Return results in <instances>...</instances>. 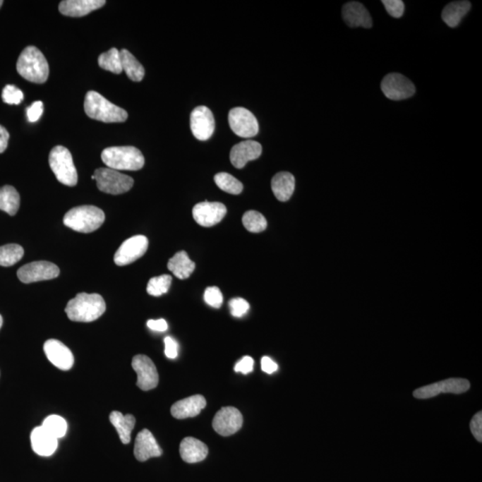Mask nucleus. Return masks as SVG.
Returning <instances> with one entry per match:
<instances>
[{
	"label": "nucleus",
	"mask_w": 482,
	"mask_h": 482,
	"mask_svg": "<svg viewBox=\"0 0 482 482\" xmlns=\"http://www.w3.org/2000/svg\"><path fill=\"white\" fill-rule=\"evenodd\" d=\"M101 158L107 167L116 171H138L145 164L140 150L131 146L107 147L103 150Z\"/></svg>",
	"instance_id": "obj_5"
},
{
	"label": "nucleus",
	"mask_w": 482,
	"mask_h": 482,
	"mask_svg": "<svg viewBox=\"0 0 482 482\" xmlns=\"http://www.w3.org/2000/svg\"><path fill=\"white\" fill-rule=\"evenodd\" d=\"M471 3L469 1L451 2L445 6L442 11V19L451 28L459 25L462 20L470 11Z\"/></svg>",
	"instance_id": "obj_28"
},
{
	"label": "nucleus",
	"mask_w": 482,
	"mask_h": 482,
	"mask_svg": "<svg viewBox=\"0 0 482 482\" xmlns=\"http://www.w3.org/2000/svg\"><path fill=\"white\" fill-rule=\"evenodd\" d=\"M380 88L384 95L391 100L409 99L416 93L414 83L400 73L387 74L384 77Z\"/></svg>",
	"instance_id": "obj_10"
},
{
	"label": "nucleus",
	"mask_w": 482,
	"mask_h": 482,
	"mask_svg": "<svg viewBox=\"0 0 482 482\" xmlns=\"http://www.w3.org/2000/svg\"><path fill=\"white\" fill-rule=\"evenodd\" d=\"M163 454L153 434L144 429L137 435L134 445V456L140 462H145L152 457H159Z\"/></svg>",
	"instance_id": "obj_19"
},
{
	"label": "nucleus",
	"mask_w": 482,
	"mask_h": 482,
	"mask_svg": "<svg viewBox=\"0 0 482 482\" xmlns=\"http://www.w3.org/2000/svg\"><path fill=\"white\" fill-rule=\"evenodd\" d=\"M99 66L101 68L109 72L120 74L123 72L122 62H121L120 52L116 48L111 49L107 52L101 54L99 57Z\"/></svg>",
	"instance_id": "obj_31"
},
{
	"label": "nucleus",
	"mask_w": 482,
	"mask_h": 482,
	"mask_svg": "<svg viewBox=\"0 0 482 482\" xmlns=\"http://www.w3.org/2000/svg\"><path fill=\"white\" fill-rule=\"evenodd\" d=\"M20 207V195L13 186L6 185L0 188V210L9 215H16Z\"/></svg>",
	"instance_id": "obj_30"
},
{
	"label": "nucleus",
	"mask_w": 482,
	"mask_h": 482,
	"mask_svg": "<svg viewBox=\"0 0 482 482\" xmlns=\"http://www.w3.org/2000/svg\"><path fill=\"white\" fill-rule=\"evenodd\" d=\"M109 419L111 423L116 428L121 441L123 444H129L131 431H133L135 423H136L135 417L131 416V414L123 416L122 413L114 411V412L110 414Z\"/></svg>",
	"instance_id": "obj_27"
},
{
	"label": "nucleus",
	"mask_w": 482,
	"mask_h": 482,
	"mask_svg": "<svg viewBox=\"0 0 482 482\" xmlns=\"http://www.w3.org/2000/svg\"><path fill=\"white\" fill-rule=\"evenodd\" d=\"M44 352L52 365L63 370L72 368L74 357L71 350L59 340L49 339L44 344Z\"/></svg>",
	"instance_id": "obj_17"
},
{
	"label": "nucleus",
	"mask_w": 482,
	"mask_h": 482,
	"mask_svg": "<svg viewBox=\"0 0 482 482\" xmlns=\"http://www.w3.org/2000/svg\"><path fill=\"white\" fill-rule=\"evenodd\" d=\"M23 99L25 96L22 90L15 85L8 84L3 89L2 100L6 104H19L23 102Z\"/></svg>",
	"instance_id": "obj_37"
},
{
	"label": "nucleus",
	"mask_w": 482,
	"mask_h": 482,
	"mask_svg": "<svg viewBox=\"0 0 482 482\" xmlns=\"http://www.w3.org/2000/svg\"><path fill=\"white\" fill-rule=\"evenodd\" d=\"M3 3H4V2H3L2 0H0V8H1Z\"/></svg>",
	"instance_id": "obj_49"
},
{
	"label": "nucleus",
	"mask_w": 482,
	"mask_h": 482,
	"mask_svg": "<svg viewBox=\"0 0 482 482\" xmlns=\"http://www.w3.org/2000/svg\"><path fill=\"white\" fill-rule=\"evenodd\" d=\"M42 426L57 440L65 437V435L66 434V421L59 416H50L47 417L46 419L44 420Z\"/></svg>",
	"instance_id": "obj_35"
},
{
	"label": "nucleus",
	"mask_w": 482,
	"mask_h": 482,
	"mask_svg": "<svg viewBox=\"0 0 482 482\" xmlns=\"http://www.w3.org/2000/svg\"><path fill=\"white\" fill-rule=\"evenodd\" d=\"M229 124L236 135L241 138H253L258 133L257 118L244 107H235L229 113Z\"/></svg>",
	"instance_id": "obj_8"
},
{
	"label": "nucleus",
	"mask_w": 482,
	"mask_h": 482,
	"mask_svg": "<svg viewBox=\"0 0 482 482\" xmlns=\"http://www.w3.org/2000/svg\"><path fill=\"white\" fill-rule=\"evenodd\" d=\"M106 312V302L100 294L79 293L71 299L66 313L71 321L90 323L96 321Z\"/></svg>",
	"instance_id": "obj_1"
},
{
	"label": "nucleus",
	"mask_w": 482,
	"mask_h": 482,
	"mask_svg": "<svg viewBox=\"0 0 482 482\" xmlns=\"http://www.w3.org/2000/svg\"><path fill=\"white\" fill-rule=\"evenodd\" d=\"M382 4L392 18H402L404 12V4L402 0H383Z\"/></svg>",
	"instance_id": "obj_40"
},
{
	"label": "nucleus",
	"mask_w": 482,
	"mask_h": 482,
	"mask_svg": "<svg viewBox=\"0 0 482 482\" xmlns=\"http://www.w3.org/2000/svg\"><path fill=\"white\" fill-rule=\"evenodd\" d=\"M227 214V208L219 202H201L195 205L192 215L197 224L203 227L217 225Z\"/></svg>",
	"instance_id": "obj_16"
},
{
	"label": "nucleus",
	"mask_w": 482,
	"mask_h": 482,
	"mask_svg": "<svg viewBox=\"0 0 482 482\" xmlns=\"http://www.w3.org/2000/svg\"><path fill=\"white\" fill-rule=\"evenodd\" d=\"M49 163L59 183L66 186H76L78 183V174L73 164L72 154L66 147H54L49 154Z\"/></svg>",
	"instance_id": "obj_6"
},
{
	"label": "nucleus",
	"mask_w": 482,
	"mask_h": 482,
	"mask_svg": "<svg viewBox=\"0 0 482 482\" xmlns=\"http://www.w3.org/2000/svg\"><path fill=\"white\" fill-rule=\"evenodd\" d=\"M215 118L213 113L207 107H195L191 114V129L195 139L207 140L215 131Z\"/></svg>",
	"instance_id": "obj_15"
},
{
	"label": "nucleus",
	"mask_w": 482,
	"mask_h": 482,
	"mask_svg": "<svg viewBox=\"0 0 482 482\" xmlns=\"http://www.w3.org/2000/svg\"><path fill=\"white\" fill-rule=\"evenodd\" d=\"M104 0H65L59 4V12L71 18H82L102 8Z\"/></svg>",
	"instance_id": "obj_21"
},
{
	"label": "nucleus",
	"mask_w": 482,
	"mask_h": 482,
	"mask_svg": "<svg viewBox=\"0 0 482 482\" xmlns=\"http://www.w3.org/2000/svg\"><path fill=\"white\" fill-rule=\"evenodd\" d=\"M262 154L261 144L255 140H245L231 148L230 158L232 165L241 169L248 162L258 159Z\"/></svg>",
	"instance_id": "obj_18"
},
{
	"label": "nucleus",
	"mask_w": 482,
	"mask_h": 482,
	"mask_svg": "<svg viewBox=\"0 0 482 482\" xmlns=\"http://www.w3.org/2000/svg\"><path fill=\"white\" fill-rule=\"evenodd\" d=\"M342 16L347 25L352 28H356V27L370 28L373 26V20L368 10L359 2L347 3L342 8Z\"/></svg>",
	"instance_id": "obj_20"
},
{
	"label": "nucleus",
	"mask_w": 482,
	"mask_h": 482,
	"mask_svg": "<svg viewBox=\"0 0 482 482\" xmlns=\"http://www.w3.org/2000/svg\"><path fill=\"white\" fill-rule=\"evenodd\" d=\"M180 454L184 462L188 464L198 463L207 458L208 447L202 441L195 438H185L181 441Z\"/></svg>",
	"instance_id": "obj_24"
},
{
	"label": "nucleus",
	"mask_w": 482,
	"mask_h": 482,
	"mask_svg": "<svg viewBox=\"0 0 482 482\" xmlns=\"http://www.w3.org/2000/svg\"><path fill=\"white\" fill-rule=\"evenodd\" d=\"M25 251L18 244H8L0 247V266H12L21 260Z\"/></svg>",
	"instance_id": "obj_32"
},
{
	"label": "nucleus",
	"mask_w": 482,
	"mask_h": 482,
	"mask_svg": "<svg viewBox=\"0 0 482 482\" xmlns=\"http://www.w3.org/2000/svg\"><path fill=\"white\" fill-rule=\"evenodd\" d=\"M167 267L178 279H185L194 272L195 265L188 258L187 252L180 251L168 261Z\"/></svg>",
	"instance_id": "obj_26"
},
{
	"label": "nucleus",
	"mask_w": 482,
	"mask_h": 482,
	"mask_svg": "<svg viewBox=\"0 0 482 482\" xmlns=\"http://www.w3.org/2000/svg\"><path fill=\"white\" fill-rule=\"evenodd\" d=\"M84 110L88 116L103 123H123L128 118L126 110L111 103L97 92L86 94Z\"/></svg>",
	"instance_id": "obj_3"
},
{
	"label": "nucleus",
	"mask_w": 482,
	"mask_h": 482,
	"mask_svg": "<svg viewBox=\"0 0 482 482\" xmlns=\"http://www.w3.org/2000/svg\"><path fill=\"white\" fill-rule=\"evenodd\" d=\"M164 353L165 356L170 359H176L178 356V344L171 337L164 339Z\"/></svg>",
	"instance_id": "obj_44"
},
{
	"label": "nucleus",
	"mask_w": 482,
	"mask_h": 482,
	"mask_svg": "<svg viewBox=\"0 0 482 482\" xmlns=\"http://www.w3.org/2000/svg\"><path fill=\"white\" fill-rule=\"evenodd\" d=\"M31 443L33 451L40 457L52 456L59 446L57 439L42 426L36 427L32 431Z\"/></svg>",
	"instance_id": "obj_23"
},
{
	"label": "nucleus",
	"mask_w": 482,
	"mask_h": 482,
	"mask_svg": "<svg viewBox=\"0 0 482 482\" xmlns=\"http://www.w3.org/2000/svg\"><path fill=\"white\" fill-rule=\"evenodd\" d=\"M229 306H230L231 315L237 318L244 316L249 310L248 302L241 298L232 299L229 302Z\"/></svg>",
	"instance_id": "obj_39"
},
{
	"label": "nucleus",
	"mask_w": 482,
	"mask_h": 482,
	"mask_svg": "<svg viewBox=\"0 0 482 482\" xmlns=\"http://www.w3.org/2000/svg\"><path fill=\"white\" fill-rule=\"evenodd\" d=\"M272 190L279 201H288L294 193L295 177L288 171L275 174L272 180Z\"/></svg>",
	"instance_id": "obj_25"
},
{
	"label": "nucleus",
	"mask_w": 482,
	"mask_h": 482,
	"mask_svg": "<svg viewBox=\"0 0 482 482\" xmlns=\"http://www.w3.org/2000/svg\"><path fill=\"white\" fill-rule=\"evenodd\" d=\"M20 76L29 82L44 83L49 76V66L46 57L36 47L29 46L23 50L16 64Z\"/></svg>",
	"instance_id": "obj_2"
},
{
	"label": "nucleus",
	"mask_w": 482,
	"mask_h": 482,
	"mask_svg": "<svg viewBox=\"0 0 482 482\" xmlns=\"http://www.w3.org/2000/svg\"><path fill=\"white\" fill-rule=\"evenodd\" d=\"M171 284L170 275H164L150 279L147 283V291L153 296H160L169 291Z\"/></svg>",
	"instance_id": "obj_36"
},
{
	"label": "nucleus",
	"mask_w": 482,
	"mask_h": 482,
	"mask_svg": "<svg viewBox=\"0 0 482 482\" xmlns=\"http://www.w3.org/2000/svg\"><path fill=\"white\" fill-rule=\"evenodd\" d=\"M243 424V416L237 409L232 406L222 407L213 420V428L221 436L227 437L238 433Z\"/></svg>",
	"instance_id": "obj_14"
},
{
	"label": "nucleus",
	"mask_w": 482,
	"mask_h": 482,
	"mask_svg": "<svg viewBox=\"0 0 482 482\" xmlns=\"http://www.w3.org/2000/svg\"><path fill=\"white\" fill-rule=\"evenodd\" d=\"M470 389L469 380L451 378L442 382L430 384L414 391L413 395L418 399H427L439 396L441 393L463 394Z\"/></svg>",
	"instance_id": "obj_9"
},
{
	"label": "nucleus",
	"mask_w": 482,
	"mask_h": 482,
	"mask_svg": "<svg viewBox=\"0 0 482 482\" xmlns=\"http://www.w3.org/2000/svg\"><path fill=\"white\" fill-rule=\"evenodd\" d=\"M253 369H254V359L248 356L239 360L234 367L235 372L241 373L242 374L251 373Z\"/></svg>",
	"instance_id": "obj_43"
},
{
	"label": "nucleus",
	"mask_w": 482,
	"mask_h": 482,
	"mask_svg": "<svg viewBox=\"0 0 482 482\" xmlns=\"http://www.w3.org/2000/svg\"><path fill=\"white\" fill-rule=\"evenodd\" d=\"M9 133L5 127L0 126V154L4 152L8 147Z\"/></svg>",
	"instance_id": "obj_47"
},
{
	"label": "nucleus",
	"mask_w": 482,
	"mask_h": 482,
	"mask_svg": "<svg viewBox=\"0 0 482 482\" xmlns=\"http://www.w3.org/2000/svg\"><path fill=\"white\" fill-rule=\"evenodd\" d=\"M148 248V239L143 235H137L126 239L114 255L116 265L124 266L143 258Z\"/></svg>",
	"instance_id": "obj_12"
},
{
	"label": "nucleus",
	"mask_w": 482,
	"mask_h": 482,
	"mask_svg": "<svg viewBox=\"0 0 482 482\" xmlns=\"http://www.w3.org/2000/svg\"><path fill=\"white\" fill-rule=\"evenodd\" d=\"M97 186L104 193L119 195L133 187V179L111 168H99L94 173Z\"/></svg>",
	"instance_id": "obj_7"
},
{
	"label": "nucleus",
	"mask_w": 482,
	"mask_h": 482,
	"mask_svg": "<svg viewBox=\"0 0 482 482\" xmlns=\"http://www.w3.org/2000/svg\"><path fill=\"white\" fill-rule=\"evenodd\" d=\"M204 299L207 305L214 308H220L224 302V296L220 289L217 287H209L205 289Z\"/></svg>",
	"instance_id": "obj_38"
},
{
	"label": "nucleus",
	"mask_w": 482,
	"mask_h": 482,
	"mask_svg": "<svg viewBox=\"0 0 482 482\" xmlns=\"http://www.w3.org/2000/svg\"><path fill=\"white\" fill-rule=\"evenodd\" d=\"M131 366L137 373V386L141 390H151L157 387L159 376L156 366L150 357L144 355L135 356Z\"/></svg>",
	"instance_id": "obj_13"
},
{
	"label": "nucleus",
	"mask_w": 482,
	"mask_h": 482,
	"mask_svg": "<svg viewBox=\"0 0 482 482\" xmlns=\"http://www.w3.org/2000/svg\"><path fill=\"white\" fill-rule=\"evenodd\" d=\"M470 429L471 433H473L475 439H476L478 442L482 441V413L478 412L474 416L473 419L471 421Z\"/></svg>",
	"instance_id": "obj_42"
},
{
	"label": "nucleus",
	"mask_w": 482,
	"mask_h": 482,
	"mask_svg": "<svg viewBox=\"0 0 482 482\" xmlns=\"http://www.w3.org/2000/svg\"><path fill=\"white\" fill-rule=\"evenodd\" d=\"M207 406V401L203 396L195 395L181 399L173 404L171 414L179 420L187 419L198 416Z\"/></svg>",
	"instance_id": "obj_22"
},
{
	"label": "nucleus",
	"mask_w": 482,
	"mask_h": 482,
	"mask_svg": "<svg viewBox=\"0 0 482 482\" xmlns=\"http://www.w3.org/2000/svg\"><path fill=\"white\" fill-rule=\"evenodd\" d=\"M121 62H122L123 71L127 76L133 82H141L145 76V69L143 65L138 61L136 57L127 49L120 52Z\"/></svg>",
	"instance_id": "obj_29"
},
{
	"label": "nucleus",
	"mask_w": 482,
	"mask_h": 482,
	"mask_svg": "<svg viewBox=\"0 0 482 482\" xmlns=\"http://www.w3.org/2000/svg\"><path fill=\"white\" fill-rule=\"evenodd\" d=\"M242 222L245 228L253 234L264 231L267 227V221L264 215L254 210L246 212Z\"/></svg>",
	"instance_id": "obj_34"
},
{
	"label": "nucleus",
	"mask_w": 482,
	"mask_h": 482,
	"mask_svg": "<svg viewBox=\"0 0 482 482\" xmlns=\"http://www.w3.org/2000/svg\"><path fill=\"white\" fill-rule=\"evenodd\" d=\"M215 183L227 193L239 195L243 191V184L230 174H217L215 176Z\"/></svg>",
	"instance_id": "obj_33"
},
{
	"label": "nucleus",
	"mask_w": 482,
	"mask_h": 482,
	"mask_svg": "<svg viewBox=\"0 0 482 482\" xmlns=\"http://www.w3.org/2000/svg\"><path fill=\"white\" fill-rule=\"evenodd\" d=\"M261 366L262 370L268 374L274 373L278 370L277 363H276L274 360L270 359L268 356L263 357L261 360Z\"/></svg>",
	"instance_id": "obj_45"
},
{
	"label": "nucleus",
	"mask_w": 482,
	"mask_h": 482,
	"mask_svg": "<svg viewBox=\"0 0 482 482\" xmlns=\"http://www.w3.org/2000/svg\"><path fill=\"white\" fill-rule=\"evenodd\" d=\"M60 270L57 265L48 261H36L22 266L18 271V276L23 283L48 281L57 277Z\"/></svg>",
	"instance_id": "obj_11"
},
{
	"label": "nucleus",
	"mask_w": 482,
	"mask_h": 482,
	"mask_svg": "<svg viewBox=\"0 0 482 482\" xmlns=\"http://www.w3.org/2000/svg\"><path fill=\"white\" fill-rule=\"evenodd\" d=\"M104 214L100 208L94 205H82L71 209L64 217V224L72 230L90 234L104 224Z\"/></svg>",
	"instance_id": "obj_4"
},
{
	"label": "nucleus",
	"mask_w": 482,
	"mask_h": 482,
	"mask_svg": "<svg viewBox=\"0 0 482 482\" xmlns=\"http://www.w3.org/2000/svg\"><path fill=\"white\" fill-rule=\"evenodd\" d=\"M43 103L42 101H36L32 106L27 107L26 114L29 122L35 123L43 114Z\"/></svg>",
	"instance_id": "obj_41"
},
{
	"label": "nucleus",
	"mask_w": 482,
	"mask_h": 482,
	"mask_svg": "<svg viewBox=\"0 0 482 482\" xmlns=\"http://www.w3.org/2000/svg\"><path fill=\"white\" fill-rule=\"evenodd\" d=\"M3 325V318L1 315H0V329H1V327Z\"/></svg>",
	"instance_id": "obj_48"
},
{
	"label": "nucleus",
	"mask_w": 482,
	"mask_h": 482,
	"mask_svg": "<svg viewBox=\"0 0 482 482\" xmlns=\"http://www.w3.org/2000/svg\"><path fill=\"white\" fill-rule=\"evenodd\" d=\"M147 325L148 328L155 330V332H164L168 329L167 323L164 319L150 320V321L147 322Z\"/></svg>",
	"instance_id": "obj_46"
}]
</instances>
